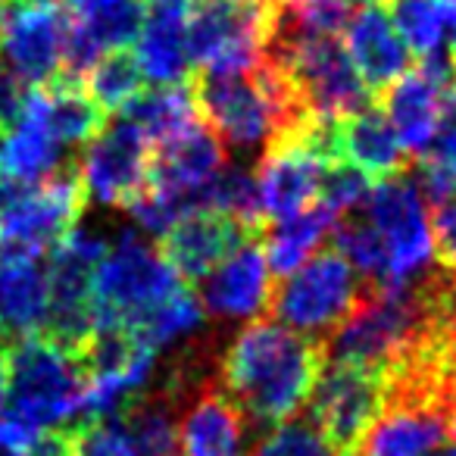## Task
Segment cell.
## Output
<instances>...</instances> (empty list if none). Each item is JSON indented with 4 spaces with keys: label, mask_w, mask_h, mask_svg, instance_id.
<instances>
[{
    "label": "cell",
    "mask_w": 456,
    "mask_h": 456,
    "mask_svg": "<svg viewBox=\"0 0 456 456\" xmlns=\"http://www.w3.org/2000/svg\"><path fill=\"white\" fill-rule=\"evenodd\" d=\"M322 366V341L275 319H250L219 354L216 381L244 416L279 428L306 406Z\"/></svg>",
    "instance_id": "obj_1"
},
{
    "label": "cell",
    "mask_w": 456,
    "mask_h": 456,
    "mask_svg": "<svg viewBox=\"0 0 456 456\" xmlns=\"http://www.w3.org/2000/svg\"><path fill=\"white\" fill-rule=\"evenodd\" d=\"M182 288V275L166 263L157 244L147 241L138 228H126L107 248L94 273V329H132Z\"/></svg>",
    "instance_id": "obj_2"
},
{
    "label": "cell",
    "mask_w": 456,
    "mask_h": 456,
    "mask_svg": "<svg viewBox=\"0 0 456 456\" xmlns=\"http://www.w3.org/2000/svg\"><path fill=\"white\" fill-rule=\"evenodd\" d=\"M7 400L4 406L35 428H51L82 416L85 372L76 356L47 335L22 338L4 347ZM78 425V422H76Z\"/></svg>",
    "instance_id": "obj_3"
},
{
    "label": "cell",
    "mask_w": 456,
    "mask_h": 456,
    "mask_svg": "<svg viewBox=\"0 0 456 456\" xmlns=\"http://www.w3.org/2000/svg\"><path fill=\"white\" fill-rule=\"evenodd\" d=\"M360 291L362 281L354 266L344 260L335 244H325L297 273L273 281L266 313L300 335L325 341L356 306Z\"/></svg>",
    "instance_id": "obj_4"
},
{
    "label": "cell",
    "mask_w": 456,
    "mask_h": 456,
    "mask_svg": "<svg viewBox=\"0 0 456 456\" xmlns=\"http://www.w3.org/2000/svg\"><path fill=\"white\" fill-rule=\"evenodd\" d=\"M107 248L101 232L76 225L47 254V319L41 335L69 354L94 331V273Z\"/></svg>",
    "instance_id": "obj_5"
},
{
    "label": "cell",
    "mask_w": 456,
    "mask_h": 456,
    "mask_svg": "<svg viewBox=\"0 0 456 456\" xmlns=\"http://www.w3.org/2000/svg\"><path fill=\"white\" fill-rule=\"evenodd\" d=\"M85 203L78 163L22 188L0 216V256H47L78 225Z\"/></svg>",
    "instance_id": "obj_6"
},
{
    "label": "cell",
    "mask_w": 456,
    "mask_h": 456,
    "mask_svg": "<svg viewBox=\"0 0 456 456\" xmlns=\"http://www.w3.org/2000/svg\"><path fill=\"white\" fill-rule=\"evenodd\" d=\"M385 403V379L360 362H329L306 400L313 428L329 444L331 456H354L356 444L379 419Z\"/></svg>",
    "instance_id": "obj_7"
},
{
    "label": "cell",
    "mask_w": 456,
    "mask_h": 456,
    "mask_svg": "<svg viewBox=\"0 0 456 456\" xmlns=\"http://www.w3.org/2000/svg\"><path fill=\"white\" fill-rule=\"evenodd\" d=\"M263 57V0H191L188 60L203 72H250Z\"/></svg>",
    "instance_id": "obj_8"
},
{
    "label": "cell",
    "mask_w": 456,
    "mask_h": 456,
    "mask_svg": "<svg viewBox=\"0 0 456 456\" xmlns=\"http://www.w3.org/2000/svg\"><path fill=\"white\" fill-rule=\"evenodd\" d=\"M366 219L372 222L385 244L387 285H403L428 269L431 225L425 213V197L410 178V172L372 184L366 200Z\"/></svg>",
    "instance_id": "obj_9"
},
{
    "label": "cell",
    "mask_w": 456,
    "mask_h": 456,
    "mask_svg": "<svg viewBox=\"0 0 456 456\" xmlns=\"http://www.w3.org/2000/svg\"><path fill=\"white\" fill-rule=\"evenodd\" d=\"M288 72L294 91L304 107L316 116L347 119L372 103V94L356 76L347 51L338 38H310L300 41L294 51L281 57H260Z\"/></svg>",
    "instance_id": "obj_10"
},
{
    "label": "cell",
    "mask_w": 456,
    "mask_h": 456,
    "mask_svg": "<svg viewBox=\"0 0 456 456\" xmlns=\"http://www.w3.org/2000/svg\"><path fill=\"white\" fill-rule=\"evenodd\" d=\"M85 194L107 207H128L151 188V141L126 116L107 122L78 157Z\"/></svg>",
    "instance_id": "obj_11"
},
{
    "label": "cell",
    "mask_w": 456,
    "mask_h": 456,
    "mask_svg": "<svg viewBox=\"0 0 456 456\" xmlns=\"http://www.w3.org/2000/svg\"><path fill=\"white\" fill-rule=\"evenodd\" d=\"M69 10L63 4H26L7 0L4 16V60L26 78L32 88L47 85L60 76L63 63Z\"/></svg>",
    "instance_id": "obj_12"
},
{
    "label": "cell",
    "mask_w": 456,
    "mask_h": 456,
    "mask_svg": "<svg viewBox=\"0 0 456 456\" xmlns=\"http://www.w3.org/2000/svg\"><path fill=\"white\" fill-rule=\"evenodd\" d=\"M254 238L263 235L250 232L248 225H241L225 213L200 209V213L182 216L157 248L166 256V263L182 275L184 285H194Z\"/></svg>",
    "instance_id": "obj_13"
},
{
    "label": "cell",
    "mask_w": 456,
    "mask_h": 456,
    "mask_svg": "<svg viewBox=\"0 0 456 456\" xmlns=\"http://www.w3.org/2000/svg\"><path fill=\"white\" fill-rule=\"evenodd\" d=\"M325 163L300 141H273L256 163V184H260L263 213L269 222L291 219L313 207L319 197V178Z\"/></svg>",
    "instance_id": "obj_14"
},
{
    "label": "cell",
    "mask_w": 456,
    "mask_h": 456,
    "mask_svg": "<svg viewBox=\"0 0 456 456\" xmlns=\"http://www.w3.org/2000/svg\"><path fill=\"white\" fill-rule=\"evenodd\" d=\"M269 294H273V275H269L260 238H254L225 263H219L207 279H200L197 297L209 316L256 319V313L266 310Z\"/></svg>",
    "instance_id": "obj_15"
},
{
    "label": "cell",
    "mask_w": 456,
    "mask_h": 456,
    "mask_svg": "<svg viewBox=\"0 0 456 456\" xmlns=\"http://www.w3.org/2000/svg\"><path fill=\"white\" fill-rule=\"evenodd\" d=\"M453 97L456 88H444L428 72L410 69L394 85H387L379 94V101L385 107L387 126L394 128L403 151L416 159L431 147L437 128H441L444 110Z\"/></svg>",
    "instance_id": "obj_16"
},
{
    "label": "cell",
    "mask_w": 456,
    "mask_h": 456,
    "mask_svg": "<svg viewBox=\"0 0 456 456\" xmlns=\"http://www.w3.org/2000/svg\"><path fill=\"white\" fill-rule=\"evenodd\" d=\"M344 38H347L344 51H347L356 76L362 78L372 97H379L387 85H394L403 72L412 69L410 47L403 45V38L391 26L385 10L375 7V4L350 16Z\"/></svg>",
    "instance_id": "obj_17"
},
{
    "label": "cell",
    "mask_w": 456,
    "mask_h": 456,
    "mask_svg": "<svg viewBox=\"0 0 456 456\" xmlns=\"http://www.w3.org/2000/svg\"><path fill=\"white\" fill-rule=\"evenodd\" d=\"M184 419L178 428L182 456H241L244 412L238 410L216 375L203 379L184 400Z\"/></svg>",
    "instance_id": "obj_18"
},
{
    "label": "cell",
    "mask_w": 456,
    "mask_h": 456,
    "mask_svg": "<svg viewBox=\"0 0 456 456\" xmlns=\"http://www.w3.org/2000/svg\"><path fill=\"white\" fill-rule=\"evenodd\" d=\"M191 0H144V22L138 32V63L153 85H178L191 78L188 60Z\"/></svg>",
    "instance_id": "obj_19"
},
{
    "label": "cell",
    "mask_w": 456,
    "mask_h": 456,
    "mask_svg": "<svg viewBox=\"0 0 456 456\" xmlns=\"http://www.w3.org/2000/svg\"><path fill=\"white\" fill-rule=\"evenodd\" d=\"M225 157L228 147L200 119L178 138L151 147V188L163 194L203 188L222 172Z\"/></svg>",
    "instance_id": "obj_20"
},
{
    "label": "cell",
    "mask_w": 456,
    "mask_h": 456,
    "mask_svg": "<svg viewBox=\"0 0 456 456\" xmlns=\"http://www.w3.org/2000/svg\"><path fill=\"white\" fill-rule=\"evenodd\" d=\"M47 263L45 256H0V344H16L45 331Z\"/></svg>",
    "instance_id": "obj_21"
},
{
    "label": "cell",
    "mask_w": 456,
    "mask_h": 456,
    "mask_svg": "<svg viewBox=\"0 0 456 456\" xmlns=\"http://www.w3.org/2000/svg\"><path fill=\"white\" fill-rule=\"evenodd\" d=\"M341 159L366 172L372 182L403 175L412 166V157L403 151L394 128L375 107L341 119Z\"/></svg>",
    "instance_id": "obj_22"
},
{
    "label": "cell",
    "mask_w": 456,
    "mask_h": 456,
    "mask_svg": "<svg viewBox=\"0 0 456 456\" xmlns=\"http://www.w3.org/2000/svg\"><path fill=\"white\" fill-rule=\"evenodd\" d=\"M66 166H72L66 159V147L47 132V126L32 110H22V119L16 122L13 132L0 138V172L22 188L57 175Z\"/></svg>",
    "instance_id": "obj_23"
},
{
    "label": "cell",
    "mask_w": 456,
    "mask_h": 456,
    "mask_svg": "<svg viewBox=\"0 0 456 456\" xmlns=\"http://www.w3.org/2000/svg\"><path fill=\"white\" fill-rule=\"evenodd\" d=\"M335 222H338V216L316 200L313 207H306L304 213L291 216V219H281L279 225H269L260 241H266L263 244V256H266L273 281H281L291 273H297V269L319 250L325 235H331Z\"/></svg>",
    "instance_id": "obj_24"
},
{
    "label": "cell",
    "mask_w": 456,
    "mask_h": 456,
    "mask_svg": "<svg viewBox=\"0 0 456 456\" xmlns=\"http://www.w3.org/2000/svg\"><path fill=\"white\" fill-rule=\"evenodd\" d=\"M122 116H126L128 122H134V126L147 134L151 147L166 144V141L188 132L194 122H200L191 82L157 85V88H151V91H141V94L122 110Z\"/></svg>",
    "instance_id": "obj_25"
},
{
    "label": "cell",
    "mask_w": 456,
    "mask_h": 456,
    "mask_svg": "<svg viewBox=\"0 0 456 456\" xmlns=\"http://www.w3.org/2000/svg\"><path fill=\"white\" fill-rule=\"evenodd\" d=\"M385 13L419 60L441 51L456 32V0H385Z\"/></svg>",
    "instance_id": "obj_26"
},
{
    "label": "cell",
    "mask_w": 456,
    "mask_h": 456,
    "mask_svg": "<svg viewBox=\"0 0 456 456\" xmlns=\"http://www.w3.org/2000/svg\"><path fill=\"white\" fill-rule=\"evenodd\" d=\"M178 406L163 391L144 394L119 416L134 456H182L178 444Z\"/></svg>",
    "instance_id": "obj_27"
},
{
    "label": "cell",
    "mask_w": 456,
    "mask_h": 456,
    "mask_svg": "<svg viewBox=\"0 0 456 456\" xmlns=\"http://www.w3.org/2000/svg\"><path fill=\"white\" fill-rule=\"evenodd\" d=\"M85 91L103 113H122L144 91V72L132 51H107L85 76Z\"/></svg>",
    "instance_id": "obj_28"
},
{
    "label": "cell",
    "mask_w": 456,
    "mask_h": 456,
    "mask_svg": "<svg viewBox=\"0 0 456 456\" xmlns=\"http://www.w3.org/2000/svg\"><path fill=\"white\" fill-rule=\"evenodd\" d=\"M200 325H203L200 297L184 285L178 294L163 300L157 310H151L144 319H138L128 331H132L134 341L147 344V347H153L159 354V350L169 347V344L182 341V338H191Z\"/></svg>",
    "instance_id": "obj_29"
},
{
    "label": "cell",
    "mask_w": 456,
    "mask_h": 456,
    "mask_svg": "<svg viewBox=\"0 0 456 456\" xmlns=\"http://www.w3.org/2000/svg\"><path fill=\"white\" fill-rule=\"evenodd\" d=\"M416 166L425 203H437L456 194V97L447 103L441 128H437L428 151L416 157Z\"/></svg>",
    "instance_id": "obj_30"
},
{
    "label": "cell",
    "mask_w": 456,
    "mask_h": 456,
    "mask_svg": "<svg viewBox=\"0 0 456 456\" xmlns=\"http://www.w3.org/2000/svg\"><path fill=\"white\" fill-rule=\"evenodd\" d=\"M76 20L82 22V28L88 32V38L94 41L101 53L119 51V47H128L138 38L141 22H144V0H113L107 7L76 16Z\"/></svg>",
    "instance_id": "obj_31"
},
{
    "label": "cell",
    "mask_w": 456,
    "mask_h": 456,
    "mask_svg": "<svg viewBox=\"0 0 456 456\" xmlns=\"http://www.w3.org/2000/svg\"><path fill=\"white\" fill-rule=\"evenodd\" d=\"M369 191H372V178L366 172L350 166L347 159H335L322 169L316 200L335 216H350L360 207H366Z\"/></svg>",
    "instance_id": "obj_32"
},
{
    "label": "cell",
    "mask_w": 456,
    "mask_h": 456,
    "mask_svg": "<svg viewBox=\"0 0 456 456\" xmlns=\"http://www.w3.org/2000/svg\"><path fill=\"white\" fill-rule=\"evenodd\" d=\"M254 456H331V450L310 419H288L254 450Z\"/></svg>",
    "instance_id": "obj_33"
},
{
    "label": "cell",
    "mask_w": 456,
    "mask_h": 456,
    "mask_svg": "<svg viewBox=\"0 0 456 456\" xmlns=\"http://www.w3.org/2000/svg\"><path fill=\"white\" fill-rule=\"evenodd\" d=\"M431 254L444 273H456V194L431 203Z\"/></svg>",
    "instance_id": "obj_34"
},
{
    "label": "cell",
    "mask_w": 456,
    "mask_h": 456,
    "mask_svg": "<svg viewBox=\"0 0 456 456\" xmlns=\"http://www.w3.org/2000/svg\"><path fill=\"white\" fill-rule=\"evenodd\" d=\"M78 456H134L119 419L82 422V453Z\"/></svg>",
    "instance_id": "obj_35"
},
{
    "label": "cell",
    "mask_w": 456,
    "mask_h": 456,
    "mask_svg": "<svg viewBox=\"0 0 456 456\" xmlns=\"http://www.w3.org/2000/svg\"><path fill=\"white\" fill-rule=\"evenodd\" d=\"M28 91H32V85H28L26 78L4 60V53H0V138L7 132H13L16 122L22 119Z\"/></svg>",
    "instance_id": "obj_36"
},
{
    "label": "cell",
    "mask_w": 456,
    "mask_h": 456,
    "mask_svg": "<svg viewBox=\"0 0 456 456\" xmlns=\"http://www.w3.org/2000/svg\"><path fill=\"white\" fill-rule=\"evenodd\" d=\"M82 453V425L41 428L22 453L16 456H78Z\"/></svg>",
    "instance_id": "obj_37"
},
{
    "label": "cell",
    "mask_w": 456,
    "mask_h": 456,
    "mask_svg": "<svg viewBox=\"0 0 456 456\" xmlns=\"http://www.w3.org/2000/svg\"><path fill=\"white\" fill-rule=\"evenodd\" d=\"M41 428L28 425L26 419H20L13 410L0 406V450H10V453H22V450L32 444V437Z\"/></svg>",
    "instance_id": "obj_38"
},
{
    "label": "cell",
    "mask_w": 456,
    "mask_h": 456,
    "mask_svg": "<svg viewBox=\"0 0 456 456\" xmlns=\"http://www.w3.org/2000/svg\"><path fill=\"white\" fill-rule=\"evenodd\" d=\"M20 191H22V184H16L13 178L0 172V216L7 213V207L20 197Z\"/></svg>",
    "instance_id": "obj_39"
},
{
    "label": "cell",
    "mask_w": 456,
    "mask_h": 456,
    "mask_svg": "<svg viewBox=\"0 0 456 456\" xmlns=\"http://www.w3.org/2000/svg\"><path fill=\"white\" fill-rule=\"evenodd\" d=\"M69 13H76V16H85V13H94V10H101V7H107V4H113V0H60Z\"/></svg>",
    "instance_id": "obj_40"
},
{
    "label": "cell",
    "mask_w": 456,
    "mask_h": 456,
    "mask_svg": "<svg viewBox=\"0 0 456 456\" xmlns=\"http://www.w3.org/2000/svg\"><path fill=\"white\" fill-rule=\"evenodd\" d=\"M447 275V285H444V297H447V313L456 325V273H444Z\"/></svg>",
    "instance_id": "obj_41"
},
{
    "label": "cell",
    "mask_w": 456,
    "mask_h": 456,
    "mask_svg": "<svg viewBox=\"0 0 456 456\" xmlns=\"http://www.w3.org/2000/svg\"><path fill=\"white\" fill-rule=\"evenodd\" d=\"M7 400V360H4V344H0V406Z\"/></svg>",
    "instance_id": "obj_42"
},
{
    "label": "cell",
    "mask_w": 456,
    "mask_h": 456,
    "mask_svg": "<svg viewBox=\"0 0 456 456\" xmlns=\"http://www.w3.org/2000/svg\"><path fill=\"white\" fill-rule=\"evenodd\" d=\"M450 381H453V394H456V329L450 338Z\"/></svg>",
    "instance_id": "obj_43"
},
{
    "label": "cell",
    "mask_w": 456,
    "mask_h": 456,
    "mask_svg": "<svg viewBox=\"0 0 456 456\" xmlns=\"http://www.w3.org/2000/svg\"><path fill=\"white\" fill-rule=\"evenodd\" d=\"M431 456H456V437H453L450 444H444V447H437Z\"/></svg>",
    "instance_id": "obj_44"
},
{
    "label": "cell",
    "mask_w": 456,
    "mask_h": 456,
    "mask_svg": "<svg viewBox=\"0 0 456 456\" xmlns=\"http://www.w3.org/2000/svg\"><path fill=\"white\" fill-rule=\"evenodd\" d=\"M4 16H7V0H0V38H4Z\"/></svg>",
    "instance_id": "obj_45"
},
{
    "label": "cell",
    "mask_w": 456,
    "mask_h": 456,
    "mask_svg": "<svg viewBox=\"0 0 456 456\" xmlns=\"http://www.w3.org/2000/svg\"><path fill=\"white\" fill-rule=\"evenodd\" d=\"M350 7H354V4H362V7H369V4H379V0H347ZM381 4H385V0H381Z\"/></svg>",
    "instance_id": "obj_46"
},
{
    "label": "cell",
    "mask_w": 456,
    "mask_h": 456,
    "mask_svg": "<svg viewBox=\"0 0 456 456\" xmlns=\"http://www.w3.org/2000/svg\"><path fill=\"white\" fill-rule=\"evenodd\" d=\"M450 57H453V69H456V32H453V51H450Z\"/></svg>",
    "instance_id": "obj_47"
},
{
    "label": "cell",
    "mask_w": 456,
    "mask_h": 456,
    "mask_svg": "<svg viewBox=\"0 0 456 456\" xmlns=\"http://www.w3.org/2000/svg\"><path fill=\"white\" fill-rule=\"evenodd\" d=\"M26 4H60V0H26Z\"/></svg>",
    "instance_id": "obj_48"
}]
</instances>
